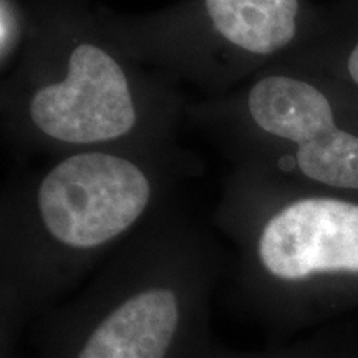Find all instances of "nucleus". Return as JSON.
Segmentation results:
<instances>
[{"label": "nucleus", "mask_w": 358, "mask_h": 358, "mask_svg": "<svg viewBox=\"0 0 358 358\" xmlns=\"http://www.w3.org/2000/svg\"><path fill=\"white\" fill-rule=\"evenodd\" d=\"M29 118L43 136L73 146L122 140L138 123L127 70L95 43H78L66 57L64 77L30 96Z\"/></svg>", "instance_id": "obj_3"}, {"label": "nucleus", "mask_w": 358, "mask_h": 358, "mask_svg": "<svg viewBox=\"0 0 358 358\" xmlns=\"http://www.w3.org/2000/svg\"><path fill=\"white\" fill-rule=\"evenodd\" d=\"M348 73H350V77L353 82L358 85V43L355 45V48H353L350 57H348Z\"/></svg>", "instance_id": "obj_8"}, {"label": "nucleus", "mask_w": 358, "mask_h": 358, "mask_svg": "<svg viewBox=\"0 0 358 358\" xmlns=\"http://www.w3.org/2000/svg\"><path fill=\"white\" fill-rule=\"evenodd\" d=\"M211 358H358V332L353 327H320L294 342L268 345L257 352L219 347Z\"/></svg>", "instance_id": "obj_6"}, {"label": "nucleus", "mask_w": 358, "mask_h": 358, "mask_svg": "<svg viewBox=\"0 0 358 358\" xmlns=\"http://www.w3.org/2000/svg\"><path fill=\"white\" fill-rule=\"evenodd\" d=\"M224 224L241 245L239 306L272 345L358 303V204L301 198L239 206Z\"/></svg>", "instance_id": "obj_2"}, {"label": "nucleus", "mask_w": 358, "mask_h": 358, "mask_svg": "<svg viewBox=\"0 0 358 358\" xmlns=\"http://www.w3.org/2000/svg\"><path fill=\"white\" fill-rule=\"evenodd\" d=\"M19 37V19L10 0H2L0 8V47H2V60L6 62L8 53L13 50V45Z\"/></svg>", "instance_id": "obj_7"}, {"label": "nucleus", "mask_w": 358, "mask_h": 358, "mask_svg": "<svg viewBox=\"0 0 358 358\" xmlns=\"http://www.w3.org/2000/svg\"><path fill=\"white\" fill-rule=\"evenodd\" d=\"M206 12L224 42L252 57L284 50L297 34L299 0H206Z\"/></svg>", "instance_id": "obj_5"}, {"label": "nucleus", "mask_w": 358, "mask_h": 358, "mask_svg": "<svg viewBox=\"0 0 358 358\" xmlns=\"http://www.w3.org/2000/svg\"><path fill=\"white\" fill-rule=\"evenodd\" d=\"M216 252L185 226L134 237L69 303L35 319L38 358H211Z\"/></svg>", "instance_id": "obj_1"}, {"label": "nucleus", "mask_w": 358, "mask_h": 358, "mask_svg": "<svg viewBox=\"0 0 358 358\" xmlns=\"http://www.w3.org/2000/svg\"><path fill=\"white\" fill-rule=\"evenodd\" d=\"M248 113L257 129L295 145V166L312 181L358 189V136L340 129L329 98L289 75L259 78L248 93Z\"/></svg>", "instance_id": "obj_4"}]
</instances>
